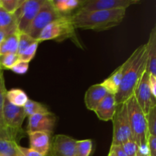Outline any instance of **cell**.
Here are the masks:
<instances>
[{
  "label": "cell",
  "mask_w": 156,
  "mask_h": 156,
  "mask_svg": "<svg viewBox=\"0 0 156 156\" xmlns=\"http://www.w3.org/2000/svg\"><path fill=\"white\" fill-rule=\"evenodd\" d=\"M108 94L110 93L101 84L91 85L85 92V98H84L85 106L89 111H94L99 104L105 98Z\"/></svg>",
  "instance_id": "4fadbf2b"
},
{
  "label": "cell",
  "mask_w": 156,
  "mask_h": 156,
  "mask_svg": "<svg viewBox=\"0 0 156 156\" xmlns=\"http://www.w3.org/2000/svg\"><path fill=\"white\" fill-rule=\"evenodd\" d=\"M26 117L22 107H17L9 103L5 98L3 107V119L12 140L17 142L23 136L22 123Z\"/></svg>",
  "instance_id": "8992f818"
},
{
  "label": "cell",
  "mask_w": 156,
  "mask_h": 156,
  "mask_svg": "<svg viewBox=\"0 0 156 156\" xmlns=\"http://www.w3.org/2000/svg\"><path fill=\"white\" fill-rule=\"evenodd\" d=\"M19 32L6 37L0 45V56L8 53H18Z\"/></svg>",
  "instance_id": "7402d4cb"
},
{
  "label": "cell",
  "mask_w": 156,
  "mask_h": 156,
  "mask_svg": "<svg viewBox=\"0 0 156 156\" xmlns=\"http://www.w3.org/2000/svg\"><path fill=\"white\" fill-rule=\"evenodd\" d=\"M124 62L126 63V68L123 79L117 94L114 95L117 105L124 103L133 95L140 78L146 70V44L137 47Z\"/></svg>",
  "instance_id": "6da1fadb"
},
{
  "label": "cell",
  "mask_w": 156,
  "mask_h": 156,
  "mask_svg": "<svg viewBox=\"0 0 156 156\" xmlns=\"http://www.w3.org/2000/svg\"><path fill=\"white\" fill-rule=\"evenodd\" d=\"M24 0H0V5L10 14H15L24 3Z\"/></svg>",
  "instance_id": "f1b7e54d"
},
{
  "label": "cell",
  "mask_w": 156,
  "mask_h": 156,
  "mask_svg": "<svg viewBox=\"0 0 156 156\" xmlns=\"http://www.w3.org/2000/svg\"><path fill=\"white\" fill-rule=\"evenodd\" d=\"M20 150H21L23 156H43L40 153H38L37 152L30 149V148H25L20 146Z\"/></svg>",
  "instance_id": "836d02e7"
},
{
  "label": "cell",
  "mask_w": 156,
  "mask_h": 156,
  "mask_svg": "<svg viewBox=\"0 0 156 156\" xmlns=\"http://www.w3.org/2000/svg\"><path fill=\"white\" fill-rule=\"evenodd\" d=\"M45 0H24L21 7L14 15L16 18L19 32L25 33Z\"/></svg>",
  "instance_id": "ba28073f"
},
{
  "label": "cell",
  "mask_w": 156,
  "mask_h": 156,
  "mask_svg": "<svg viewBox=\"0 0 156 156\" xmlns=\"http://www.w3.org/2000/svg\"><path fill=\"white\" fill-rule=\"evenodd\" d=\"M62 15H64L59 14L53 7L52 0H45L25 33L34 39L37 40L41 30L46 26L53 21L59 19Z\"/></svg>",
  "instance_id": "52a82bcc"
},
{
  "label": "cell",
  "mask_w": 156,
  "mask_h": 156,
  "mask_svg": "<svg viewBox=\"0 0 156 156\" xmlns=\"http://www.w3.org/2000/svg\"><path fill=\"white\" fill-rule=\"evenodd\" d=\"M0 7H1V5H0Z\"/></svg>",
  "instance_id": "ab89813d"
},
{
  "label": "cell",
  "mask_w": 156,
  "mask_h": 156,
  "mask_svg": "<svg viewBox=\"0 0 156 156\" xmlns=\"http://www.w3.org/2000/svg\"><path fill=\"white\" fill-rule=\"evenodd\" d=\"M114 94H108L105 98L99 104L94 111L98 118L102 121H110L113 120L117 109Z\"/></svg>",
  "instance_id": "9a60e30c"
},
{
  "label": "cell",
  "mask_w": 156,
  "mask_h": 156,
  "mask_svg": "<svg viewBox=\"0 0 156 156\" xmlns=\"http://www.w3.org/2000/svg\"></svg>",
  "instance_id": "7bdbcfd3"
},
{
  "label": "cell",
  "mask_w": 156,
  "mask_h": 156,
  "mask_svg": "<svg viewBox=\"0 0 156 156\" xmlns=\"http://www.w3.org/2000/svg\"><path fill=\"white\" fill-rule=\"evenodd\" d=\"M71 15H62L59 19L46 26L41 30L37 41L41 43L44 41L55 40L60 42L67 38H71L75 43L79 44L75 31L76 28L72 22Z\"/></svg>",
  "instance_id": "277c9868"
},
{
  "label": "cell",
  "mask_w": 156,
  "mask_h": 156,
  "mask_svg": "<svg viewBox=\"0 0 156 156\" xmlns=\"http://www.w3.org/2000/svg\"><path fill=\"white\" fill-rule=\"evenodd\" d=\"M93 150V143L91 140H77L76 156H90Z\"/></svg>",
  "instance_id": "d4e9b609"
},
{
  "label": "cell",
  "mask_w": 156,
  "mask_h": 156,
  "mask_svg": "<svg viewBox=\"0 0 156 156\" xmlns=\"http://www.w3.org/2000/svg\"><path fill=\"white\" fill-rule=\"evenodd\" d=\"M6 37H7L6 34L0 29V45H1V44L2 43V41H4Z\"/></svg>",
  "instance_id": "8d00e7d4"
},
{
  "label": "cell",
  "mask_w": 156,
  "mask_h": 156,
  "mask_svg": "<svg viewBox=\"0 0 156 156\" xmlns=\"http://www.w3.org/2000/svg\"><path fill=\"white\" fill-rule=\"evenodd\" d=\"M56 123V117L52 112L38 114L28 117L27 133L45 132L53 133Z\"/></svg>",
  "instance_id": "7c38bea8"
},
{
  "label": "cell",
  "mask_w": 156,
  "mask_h": 156,
  "mask_svg": "<svg viewBox=\"0 0 156 156\" xmlns=\"http://www.w3.org/2000/svg\"><path fill=\"white\" fill-rule=\"evenodd\" d=\"M25 112L26 117H30L32 115L38 114H44L49 112V110L47 107L42 103L28 99L24 106L23 107Z\"/></svg>",
  "instance_id": "cb8c5ba5"
},
{
  "label": "cell",
  "mask_w": 156,
  "mask_h": 156,
  "mask_svg": "<svg viewBox=\"0 0 156 156\" xmlns=\"http://www.w3.org/2000/svg\"><path fill=\"white\" fill-rule=\"evenodd\" d=\"M28 69H29L28 62L18 60V62L13 66V67H12L11 70L13 71L15 73H16V74L23 75V74H25V73H27Z\"/></svg>",
  "instance_id": "1f68e13d"
},
{
  "label": "cell",
  "mask_w": 156,
  "mask_h": 156,
  "mask_svg": "<svg viewBox=\"0 0 156 156\" xmlns=\"http://www.w3.org/2000/svg\"><path fill=\"white\" fill-rule=\"evenodd\" d=\"M0 29L9 36L19 32L17 26V21L14 14H10L0 7Z\"/></svg>",
  "instance_id": "d6986e66"
},
{
  "label": "cell",
  "mask_w": 156,
  "mask_h": 156,
  "mask_svg": "<svg viewBox=\"0 0 156 156\" xmlns=\"http://www.w3.org/2000/svg\"><path fill=\"white\" fill-rule=\"evenodd\" d=\"M53 7L61 15H71V12L78 10L82 0H52Z\"/></svg>",
  "instance_id": "ffe728a7"
},
{
  "label": "cell",
  "mask_w": 156,
  "mask_h": 156,
  "mask_svg": "<svg viewBox=\"0 0 156 156\" xmlns=\"http://www.w3.org/2000/svg\"><path fill=\"white\" fill-rule=\"evenodd\" d=\"M140 3L139 0H88L82 1L76 12H90L114 9H126L132 5Z\"/></svg>",
  "instance_id": "9c48e42d"
},
{
  "label": "cell",
  "mask_w": 156,
  "mask_h": 156,
  "mask_svg": "<svg viewBox=\"0 0 156 156\" xmlns=\"http://www.w3.org/2000/svg\"><path fill=\"white\" fill-rule=\"evenodd\" d=\"M19 60L17 53H8L0 56V67L2 69H12L13 66Z\"/></svg>",
  "instance_id": "4316f807"
},
{
  "label": "cell",
  "mask_w": 156,
  "mask_h": 156,
  "mask_svg": "<svg viewBox=\"0 0 156 156\" xmlns=\"http://www.w3.org/2000/svg\"><path fill=\"white\" fill-rule=\"evenodd\" d=\"M6 99L12 105L23 108L29 98L23 90L19 88H12L7 91Z\"/></svg>",
  "instance_id": "603a6c76"
},
{
  "label": "cell",
  "mask_w": 156,
  "mask_h": 156,
  "mask_svg": "<svg viewBox=\"0 0 156 156\" xmlns=\"http://www.w3.org/2000/svg\"><path fill=\"white\" fill-rule=\"evenodd\" d=\"M108 156H117V155H116L115 152H114V150H113V149L111 148V149H110L109 154H108Z\"/></svg>",
  "instance_id": "74e56055"
},
{
  "label": "cell",
  "mask_w": 156,
  "mask_h": 156,
  "mask_svg": "<svg viewBox=\"0 0 156 156\" xmlns=\"http://www.w3.org/2000/svg\"><path fill=\"white\" fill-rule=\"evenodd\" d=\"M126 9H114L90 12H75L71 15L75 28L103 31L119 25L126 15Z\"/></svg>",
  "instance_id": "7a4b0ae2"
},
{
  "label": "cell",
  "mask_w": 156,
  "mask_h": 156,
  "mask_svg": "<svg viewBox=\"0 0 156 156\" xmlns=\"http://www.w3.org/2000/svg\"><path fill=\"white\" fill-rule=\"evenodd\" d=\"M0 155L23 156L18 143L14 140L0 139Z\"/></svg>",
  "instance_id": "44dd1931"
},
{
  "label": "cell",
  "mask_w": 156,
  "mask_h": 156,
  "mask_svg": "<svg viewBox=\"0 0 156 156\" xmlns=\"http://www.w3.org/2000/svg\"></svg>",
  "instance_id": "60d3db41"
},
{
  "label": "cell",
  "mask_w": 156,
  "mask_h": 156,
  "mask_svg": "<svg viewBox=\"0 0 156 156\" xmlns=\"http://www.w3.org/2000/svg\"><path fill=\"white\" fill-rule=\"evenodd\" d=\"M7 90L5 84V78L3 75V70L0 67V139L2 140H12L10 134L5 124L3 119V107L6 98Z\"/></svg>",
  "instance_id": "ac0fdd59"
},
{
  "label": "cell",
  "mask_w": 156,
  "mask_h": 156,
  "mask_svg": "<svg viewBox=\"0 0 156 156\" xmlns=\"http://www.w3.org/2000/svg\"><path fill=\"white\" fill-rule=\"evenodd\" d=\"M125 68H126V63L123 62L120 66H119L117 69L113 72L112 74L108 79L101 83L108 90L110 94H114V95L117 94L121 84L122 79H123Z\"/></svg>",
  "instance_id": "e0dca14e"
},
{
  "label": "cell",
  "mask_w": 156,
  "mask_h": 156,
  "mask_svg": "<svg viewBox=\"0 0 156 156\" xmlns=\"http://www.w3.org/2000/svg\"><path fill=\"white\" fill-rule=\"evenodd\" d=\"M147 65L146 71L150 75L156 76V26L152 27L146 43Z\"/></svg>",
  "instance_id": "2e32d148"
},
{
  "label": "cell",
  "mask_w": 156,
  "mask_h": 156,
  "mask_svg": "<svg viewBox=\"0 0 156 156\" xmlns=\"http://www.w3.org/2000/svg\"><path fill=\"white\" fill-rule=\"evenodd\" d=\"M149 73L146 70L140 78L133 94L139 106L146 115L149 113L152 107L156 105L155 98L152 96L149 88Z\"/></svg>",
  "instance_id": "30bf717a"
},
{
  "label": "cell",
  "mask_w": 156,
  "mask_h": 156,
  "mask_svg": "<svg viewBox=\"0 0 156 156\" xmlns=\"http://www.w3.org/2000/svg\"><path fill=\"white\" fill-rule=\"evenodd\" d=\"M77 140L64 134H58L51 139L47 156H76Z\"/></svg>",
  "instance_id": "8fae6325"
},
{
  "label": "cell",
  "mask_w": 156,
  "mask_h": 156,
  "mask_svg": "<svg viewBox=\"0 0 156 156\" xmlns=\"http://www.w3.org/2000/svg\"><path fill=\"white\" fill-rule=\"evenodd\" d=\"M111 148L114 150L117 156H127L121 146H111Z\"/></svg>",
  "instance_id": "d590c367"
},
{
  "label": "cell",
  "mask_w": 156,
  "mask_h": 156,
  "mask_svg": "<svg viewBox=\"0 0 156 156\" xmlns=\"http://www.w3.org/2000/svg\"><path fill=\"white\" fill-rule=\"evenodd\" d=\"M27 134L30 141V149L43 156H47L50 149L52 134L45 132H34Z\"/></svg>",
  "instance_id": "5bb4252c"
},
{
  "label": "cell",
  "mask_w": 156,
  "mask_h": 156,
  "mask_svg": "<svg viewBox=\"0 0 156 156\" xmlns=\"http://www.w3.org/2000/svg\"><path fill=\"white\" fill-rule=\"evenodd\" d=\"M147 148L149 156H156V136L148 135L147 136Z\"/></svg>",
  "instance_id": "d6a6232c"
},
{
  "label": "cell",
  "mask_w": 156,
  "mask_h": 156,
  "mask_svg": "<svg viewBox=\"0 0 156 156\" xmlns=\"http://www.w3.org/2000/svg\"><path fill=\"white\" fill-rule=\"evenodd\" d=\"M0 156H1V155H0Z\"/></svg>",
  "instance_id": "b9f144b4"
},
{
  "label": "cell",
  "mask_w": 156,
  "mask_h": 156,
  "mask_svg": "<svg viewBox=\"0 0 156 156\" xmlns=\"http://www.w3.org/2000/svg\"><path fill=\"white\" fill-rule=\"evenodd\" d=\"M123 151L127 156H136L138 152V146L134 140H129L121 145Z\"/></svg>",
  "instance_id": "4dcf8cb0"
},
{
  "label": "cell",
  "mask_w": 156,
  "mask_h": 156,
  "mask_svg": "<svg viewBox=\"0 0 156 156\" xmlns=\"http://www.w3.org/2000/svg\"><path fill=\"white\" fill-rule=\"evenodd\" d=\"M112 121L113 139L111 146H121L126 142L133 140L125 102L117 105Z\"/></svg>",
  "instance_id": "5b68a950"
},
{
  "label": "cell",
  "mask_w": 156,
  "mask_h": 156,
  "mask_svg": "<svg viewBox=\"0 0 156 156\" xmlns=\"http://www.w3.org/2000/svg\"><path fill=\"white\" fill-rule=\"evenodd\" d=\"M146 118L147 123L148 135L156 136V105L151 108L150 111L146 115Z\"/></svg>",
  "instance_id": "484cf974"
},
{
  "label": "cell",
  "mask_w": 156,
  "mask_h": 156,
  "mask_svg": "<svg viewBox=\"0 0 156 156\" xmlns=\"http://www.w3.org/2000/svg\"><path fill=\"white\" fill-rule=\"evenodd\" d=\"M128 118L133 139L136 143L138 148L147 146V123L146 114L139 106L134 95L126 101Z\"/></svg>",
  "instance_id": "3957f363"
},
{
  "label": "cell",
  "mask_w": 156,
  "mask_h": 156,
  "mask_svg": "<svg viewBox=\"0 0 156 156\" xmlns=\"http://www.w3.org/2000/svg\"><path fill=\"white\" fill-rule=\"evenodd\" d=\"M136 156H144V155H140V154L138 152H137V153H136ZM148 156H149V155H148Z\"/></svg>",
  "instance_id": "f35d334b"
},
{
  "label": "cell",
  "mask_w": 156,
  "mask_h": 156,
  "mask_svg": "<svg viewBox=\"0 0 156 156\" xmlns=\"http://www.w3.org/2000/svg\"><path fill=\"white\" fill-rule=\"evenodd\" d=\"M149 88L154 98H156V76L149 74Z\"/></svg>",
  "instance_id": "e575fe53"
},
{
  "label": "cell",
  "mask_w": 156,
  "mask_h": 156,
  "mask_svg": "<svg viewBox=\"0 0 156 156\" xmlns=\"http://www.w3.org/2000/svg\"><path fill=\"white\" fill-rule=\"evenodd\" d=\"M38 44L39 42L37 41L36 42H34V44H32L30 47H27L24 52H23L21 54H20L18 56L19 57V60L24 61L26 62H30L31 61V59L34 57L35 54H36Z\"/></svg>",
  "instance_id": "f546056e"
},
{
  "label": "cell",
  "mask_w": 156,
  "mask_h": 156,
  "mask_svg": "<svg viewBox=\"0 0 156 156\" xmlns=\"http://www.w3.org/2000/svg\"><path fill=\"white\" fill-rule=\"evenodd\" d=\"M36 41L37 40L32 38L27 34L24 33V32H19V34H18V53L17 54L19 56L27 47H30L32 44H34Z\"/></svg>",
  "instance_id": "83f0119b"
}]
</instances>
